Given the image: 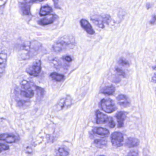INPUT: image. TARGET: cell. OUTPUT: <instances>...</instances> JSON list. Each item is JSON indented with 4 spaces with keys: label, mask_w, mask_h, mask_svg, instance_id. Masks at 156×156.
I'll return each instance as SVG.
<instances>
[{
    "label": "cell",
    "mask_w": 156,
    "mask_h": 156,
    "mask_svg": "<svg viewBox=\"0 0 156 156\" xmlns=\"http://www.w3.org/2000/svg\"><path fill=\"white\" fill-rule=\"evenodd\" d=\"M50 76L53 80L57 82H60L64 81L65 78L64 75L56 72H53L51 73Z\"/></svg>",
    "instance_id": "23"
},
{
    "label": "cell",
    "mask_w": 156,
    "mask_h": 156,
    "mask_svg": "<svg viewBox=\"0 0 156 156\" xmlns=\"http://www.w3.org/2000/svg\"><path fill=\"white\" fill-rule=\"evenodd\" d=\"M42 48L40 43L37 41L26 42L22 45L21 51L26 53L22 56V59H29L37 54Z\"/></svg>",
    "instance_id": "2"
},
{
    "label": "cell",
    "mask_w": 156,
    "mask_h": 156,
    "mask_svg": "<svg viewBox=\"0 0 156 156\" xmlns=\"http://www.w3.org/2000/svg\"><path fill=\"white\" fill-rule=\"evenodd\" d=\"M9 149V146L7 145L3 144H0V153L2 152L8 150Z\"/></svg>",
    "instance_id": "27"
},
{
    "label": "cell",
    "mask_w": 156,
    "mask_h": 156,
    "mask_svg": "<svg viewBox=\"0 0 156 156\" xmlns=\"http://www.w3.org/2000/svg\"><path fill=\"white\" fill-rule=\"evenodd\" d=\"M96 122L97 124H103L107 122L109 120V117L107 115L102 113L99 111H96Z\"/></svg>",
    "instance_id": "16"
},
{
    "label": "cell",
    "mask_w": 156,
    "mask_h": 156,
    "mask_svg": "<svg viewBox=\"0 0 156 156\" xmlns=\"http://www.w3.org/2000/svg\"><path fill=\"white\" fill-rule=\"evenodd\" d=\"M107 141L104 139H98L94 140V144L95 145L99 148H102L106 146L107 145Z\"/></svg>",
    "instance_id": "24"
},
{
    "label": "cell",
    "mask_w": 156,
    "mask_h": 156,
    "mask_svg": "<svg viewBox=\"0 0 156 156\" xmlns=\"http://www.w3.org/2000/svg\"><path fill=\"white\" fill-rule=\"evenodd\" d=\"M139 144V140L134 138H129L125 142V146L128 148L136 147Z\"/></svg>",
    "instance_id": "17"
},
{
    "label": "cell",
    "mask_w": 156,
    "mask_h": 156,
    "mask_svg": "<svg viewBox=\"0 0 156 156\" xmlns=\"http://www.w3.org/2000/svg\"><path fill=\"white\" fill-rule=\"evenodd\" d=\"M55 14H49L43 18L38 21V24L41 26H47L53 23L58 18Z\"/></svg>",
    "instance_id": "12"
},
{
    "label": "cell",
    "mask_w": 156,
    "mask_h": 156,
    "mask_svg": "<svg viewBox=\"0 0 156 156\" xmlns=\"http://www.w3.org/2000/svg\"><path fill=\"white\" fill-rule=\"evenodd\" d=\"M90 20L96 26L101 29L105 28V24H109L111 22V17L108 14L92 15L90 17Z\"/></svg>",
    "instance_id": "3"
},
{
    "label": "cell",
    "mask_w": 156,
    "mask_h": 156,
    "mask_svg": "<svg viewBox=\"0 0 156 156\" xmlns=\"http://www.w3.org/2000/svg\"><path fill=\"white\" fill-rule=\"evenodd\" d=\"M100 107L103 111L107 113H111L117 109L115 102L110 98L102 99L100 102Z\"/></svg>",
    "instance_id": "5"
},
{
    "label": "cell",
    "mask_w": 156,
    "mask_h": 156,
    "mask_svg": "<svg viewBox=\"0 0 156 156\" xmlns=\"http://www.w3.org/2000/svg\"><path fill=\"white\" fill-rule=\"evenodd\" d=\"M75 44V38L73 36H64L54 42L52 48L55 53H60L74 48Z\"/></svg>",
    "instance_id": "1"
},
{
    "label": "cell",
    "mask_w": 156,
    "mask_h": 156,
    "mask_svg": "<svg viewBox=\"0 0 156 156\" xmlns=\"http://www.w3.org/2000/svg\"><path fill=\"white\" fill-rule=\"evenodd\" d=\"M72 103V99L70 96H66L59 100L56 105V109L61 110L65 108H68L71 105Z\"/></svg>",
    "instance_id": "9"
},
{
    "label": "cell",
    "mask_w": 156,
    "mask_h": 156,
    "mask_svg": "<svg viewBox=\"0 0 156 156\" xmlns=\"http://www.w3.org/2000/svg\"><path fill=\"white\" fill-rule=\"evenodd\" d=\"M7 54L6 51H2L0 53V78L4 74L7 62Z\"/></svg>",
    "instance_id": "10"
},
{
    "label": "cell",
    "mask_w": 156,
    "mask_h": 156,
    "mask_svg": "<svg viewBox=\"0 0 156 156\" xmlns=\"http://www.w3.org/2000/svg\"><path fill=\"white\" fill-rule=\"evenodd\" d=\"M41 65L40 60H36L27 68L26 72L32 76H37L41 71Z\"/></svg>",
    "instance_id": "6"
},
{
    "label": "cell",
    "mask_w": 156,
    "mask_h": 156,
    "mask_svg": "<svg viewBox=\"0 0 156 156\" xmlns=\"http://www.w3.org/2000/svg\"><path fill=\"white\" fill-rule=\"evenodd\" d=\"M70 63H67L62 59L55 58L53 59V64L54 68L59 71L66 72L70 67Z\"/></svg>",
    "instance_id": "7"
},
{
    "label": "cell",
    "mask_w": 156,
    "mask_h": 156,
    "mask_svg": "<svg viewBox=\"0 0 156 156\" xmlns=\"http://www.w3.org/2000/svg\"><path fill=\"white\" fill-rule=\"evenodd\" d=\"M92 131L94 133L101 135V136H105V137L108 136L110 134V132L108 129L105 128L101 127L94 128Z\"/></svg>",
    "instance_id": "18"
},
{
    "label": "cell",
    "mask_w": 156,
    "mask_h": 156,
    "mask_svg": "<svg viewBox=\"0 0 156 156\" xmlns=\"http://www.w3.org/2000/svg\"><path fill=\"white\" fill-rule=\"evenodd\" d=\"M20 95L26 98L30 99L34 95V90L31 89L30 83L26 81H23L21 83V89Z\"/></svg>",
    "instance_id": "4"
},
{
    "label": "cell",
    "mask_w": 156,
    "mask_h": 156,
    "mask_svg": "<svg viewBox=\"0 0 156 156\" xmlns=\"http://www.w3.org/2000/svg\"><path fill=\"white\" fill-rule=\"evenodd\" d=\"M22 13L24 15H29L30 14V6L27 2H22L19 5Z\"/></svg>",
    "instance_id": "20"
},
{
    "label": "cell",
    "mask_w": 156,
    "mask_h": 156,
    "mask_svg": "<svg viewBox=\"0 0 156 156\" xmlns=\"http://www.w3.org/2000/svg\"><path fill=\"white\" fill-rule=\"evenodd\" d=\"M124 141L123 135L120 132H115L111 135V141L112 145L116 147L122 146Z\"/></svg>",
    "instance_id": "8"
},
{
    "label": "cell",
    "mask_w": 156,
    "mask_h": 156,
    "mask_svg": "<svg viewBox=\"0 0 156 156\" xmlns=\"http://www.w3.org/2000/svg\"><path fill=\"white\" fill-rule=\"evenodd\" d=\"M126 156H138V153L135 151L130 152Z\"/></svg>",
    "instance_id": "31"
},
{
    "label": "cell",
    "mask_w": 156,
    "mask_h": 156,
    "mask_svg": "<svg viewBox=\"0 0 156 156\" xmlns=\"http://www.w3.org/2000/svg\"><path fill=\"white\" fill-rule=\"evenodd\" d=\"M18 136L12 134L4 133L0 134V140L8 144H13L19 140Z\"/></svg>",
    "instance_id": "11"
},
{
    "label": "cell",
    "mask_w": 156,
    "mask_h": 156,
    "mask_svg": "<svg viewBox=\"0 0 156 156\" xmlns=\"http://www.w3.org/2000/svg\"><path fill=\"white\" fill-rule=\"evenodd\" d=\"M118 63H119V64L122 65V66H129V63L128 61L124 58H120V59H119V61H118Z\"/></svg>",
    "instance_id": "26"
},
{
    "label": "cell",
    "mask_w": 156,
    "mask_h": 156,
    "mask_svg": "<svg viewBox=\"0 0 156 156\" xmlns=\"http://www.w3.org/2000/svg\"><path fill=\"white\" fill-rule=\"evenodd\" d=\"M116 91V88L114 86H110L103 88L100 91V92L103 94L107 95H113Z\"/></svg>",
    "instance_id": "19"
},
{
    "label": "cell",
    "mask_w": 156,
    "mask_h": 156,
    "mask_svg": "<svg viewBox=\"0 0 156 156\" xmlns=\"http://www.w3.org/2000/svg\"><path fill=\"white\" fill-rule=\"evenodd\" d=\"M156 21V17L155 16H154L153 17V18L152 19V20L151 21L150 23L151 24H153L154 23H155Z\"/></svg>",
    "instance_id": "35"
},
{
    "label": "cell",
    "mask_w": 156,
    "mask_h": 156,
    "mask_svg": "<svg viewBox=\"0 0 156 156\" xmlns=\"http://www.w3.org/2000/svg\"><path fill=\"white\" fill-rule=\"evenodd\" d=\"M116 71L117 73H118L120 75L122 76L123 77L125 78L126 77V73L122 69L119 68H116Z\"/></svg>",
    "instance_id": "29"
},
{
    "label": "cell",
    "mask_w": 156,
    "mask_h": 156,
    "mask_svg": "<svg viewBox=\"0 0 156 156\" xmlns=\"http://www.w3.org/2000/svg\"><path fill=\"white\" fill-rule=\"evenodd\" d=\"M152 69H153V70H156V66H153V67H152Z\"/></svg>",
    "instance_id": "36"
},
{
    "label": "cell",
    "mask_w": 156,
    "mask_h": 156,
    "mask_svg": "<svg viewBox=\"0 0 156 156\" xmlns=\"http://www.w3.org/2000/svg\"><path fill=\"white\" fill-rule=\"evenodd\" d=\"M80 24L82 28L86 31L89 34H94L95 31L93 29L92 26L87 20L83 19L80 21Z\"/></svg>",
    "instance_id": "13"
},
{
    "label": "cell",
    "mask_w": 156,
    "mask_h": 156,
    "mask_svg": "<svg viewBox=\"0 0 156 156\" xmlns=\"http://www.w3.org/2000/svg\"><path fill=\"white\" fill-rule=\"evenodd\" d=\"M108 126L111 128L115 127L116 126V123L112 117L109 118L108 120Z\"/></svg>",
    "instance_id": "28"
},
{
    "label": "cell",
    "mask_w": 156,
    "mask_h": 156,
    "mask_svg": "<svg viewBox=\"0 0 156 156\" xmlns=\"http://www.w3.org/2000/svg\"><path fill=\"white\" fill-rule=\"evenodd\" d=\"M117 101L120 106L123 107H127L130 105V101L128 98L124 94H119L116 98Z\"/></svg>",
    "instance_id": "15"
},
{
    "label": "cell",
    "mask_w": 156,
    "mask_h": 156,
    "mask_svg": "<svg viewBox=\"0 0 156 156\" xmlns=\"http://www.w3.org/2000/svg\"><path fill=\"white\" fill-rule=\"evenodd\" d=\"M62 58H63V59H64V61H66V62L68 63H70L72 61V58H71L70 56H69V55L64 56Z\"/></svg>",
    "instance_id": "30"
},
{
    "label": "cell",
    "mask_w": 156,
    "mask_h": 156,
    "mask_svg": "<svg viewBox=\"0 0 156 156\" xmlns=\"http://www.w3.org/2000/svg\"></svg>",
    "instance_id": "38"
},
{
    "label": "cell",
    "mask_w": 156,
    "mask_h": 156,
    "mask_svg": "<svg viewBox=\"0 0 156 156\" xmlns=\"http://www.w3.org/2000/svg\"><path fill=\"white\" fill-rule=\"evenodd\" d=\"M43 1V0H31L30 3H35V2H40Z\"/></svg>",
    "instance_id": "33"
},
{
    "label": "cell",
    "mask_w": 156,
    "mask_h": 156,
    "mask_svg": "<svg viewBox=\"0 0 156 156\" xmlns=\"http://www.w3.org/2000/svg\"></svg>",
    "instance_id": "37"
},
{
    "label": "cell",
    "mask_w": 156,
    "mask_h": 156,
    "mask_svg": "<svg viewBox=\"0 0 156 156\" xmlns=\"http://www.w3.org/2000/svg\"><path fill=\"white\" fill-rule=\"evenodd\" d=\"M69 154V152L64 148H59L57 152V154L60 156H67Z\"/></svg>",
    "instance_id": "25"
},
{
    "label": "cell",
    "mask_w": 156,
    "mask_h": 156,
    "mask_svg": "<svg viewBox=\"0 0 156 156\" xmlns=\"http://www.w3.org/2000/svg\"><path fill=\"white\" fill-rule=\"evenodd\" d=\"M34 87L35 89L36 92L37 100V101H40L44 97L45 90L43 88L37 86L35 85H34Z\"/></svg>",
    "instance_id": "21"
},
{
    "label": "cell",
    "mask_w": 156,
    "mask_h": 156,
    "mask_svg": "<svg viewBox=\"0 0 156 156\" xmlns=\"http://www.w3.org/2000/svg\"><path fill=\"white\" fill-rule=\"evenodd\" d=\"M7 0H0V7H2L6 4Z\"/></svg>",
    "instance_id": "32"
},
{
    "label": "cell",
    "mask_w": 156,
    "mask_h": 156,
    "mask_svg": "<svg viewBox=\"0 0 156 156\" xmlns=\"http://www.w3.org/2000/svg\"><path fill=\"white\" fill-rule=\"evenodd\" d=\"M127 114L126 112L122 111H119L116 114V118L118 124V128H122L124 126V122L127 118Z\"/></svg>",
    "instance_id": "14"
},
{
    "label": "cell",
    "mask_w": 156,
    "mask_h": 156,
    "mask_svg": "<svg viewBox=\"0 0 156 156\" xmlns=\"http://www.w3.org/2000/svg\"><path fill=\"white\" fill-rule=\"evenodd\" d=\"M53 12V9L50 6L48 5L42 6L40 10V15L41 16H45L49 15L50 13Z\"/></svg>",
    "instance_id": "22"
},
{
    "label": "cell",
    "mask_w": 156,
    "mask_h": 156,
    "mask_svg": "<svg viewBox=\"0 0 156 156\" xmlns=\"http://www.w3.org/2000/svg\"><path fill=\"white\" fill-rule=\"evenodd\" d=\"M152 82H153L156 83V73H155L154 75L152 76Z\"/></svg>",
    "instance_id": "34"
}]
</instances>
